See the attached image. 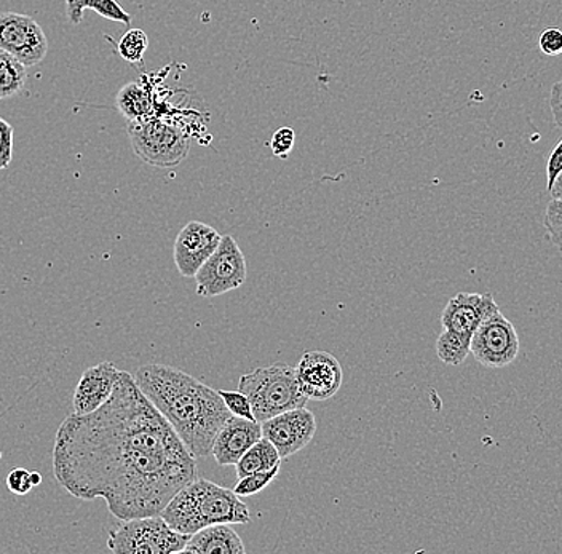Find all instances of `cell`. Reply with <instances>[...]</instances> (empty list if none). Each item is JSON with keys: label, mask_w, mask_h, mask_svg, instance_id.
<instances>
[{"label": "cell", "mask_w": 562, "mask_h": 554, "mask_svg": "<svg viewBox=\"0 0 562 554\" xmlns=\"http://www.w3.org/2000/svg\"><path fill=\"white\" fill-rule=\"evenodd\" d=\"M470 343H472L470 336L442 329L437 340L438 358L449 366H459L470 355Z\"/></svg>", "instance_id": "obj_21"}, {"label": "cell", "mask_w": 562, "mask_h": 554, "mask_svg": "<svg viewBox=\"0 0 562 554\" xmlns=\"http://www.w3.org/2000/svg\"><path fill=\"white\" fill-rule=\"evenodd\" d=\"M223 235L209 224L191 221L182 227L175 241V264L186 279H193L206 259L220 247Z\"/></svg>", "instance_id": "obj_12"}, {"label": "cell", "mask_w": 562, "mask_h": 554, "mask_svg": "<svg viewBox=\"0 0 562 554\" xmlns=\"http://www.w3.org/2000/svg\"><path fill=\"white\" fill-rule=\"evenodd\" d=\"M248 269L240 247L232 235H223L220 247L195 273L196 294L206 299L238 290L246 282Z\"/></svg>", "instance_id": "obj_7"}, {"label": "cell", "mask_w": 562, "mask_h": 554, "mask_svg": "<svg viewBox=\"0 0 562 554\" xmlns=\"http://www.w3.org/2000/svg\"><path fill=\"white\" fill-rule=\"evenodd\" d=\"M133 377L193 457H209L217 431L232 416L220 392L167 364H144Z\"/></svg>", "instance_id": "obj_2"}, {"label": "cell", "mask_w": 562, "mask_h": 554, "mask_svg": "<svg viewBox=\"0 0 562 554\" xmlns=\"http://www.w3.org/2000/svg\"><path fill=\"white\" fill-rule=\"evenodd\" d=\"M160 517L179 534L192 535L213 524H249V510L232 489L195 478L168 501Z\"/></svg>", "instance_id": "obj_3"}, {"label": "cell", "mask_w": 562, "mask_h": 554, "mask_svg": "<svg viewBox=\"0 0 562 554\" xmlns=\"http://www.w3.org/2000/svg\"><path fill=\"white\" fill-rule=\"evenodd\" d=\"M294 142H296V135H294L291 128H280L279 132L273 135L272 138V152L273 156L280 157V159H286L293 150Z\"/></svg>", "instance_id": "obj_27"}, {"label": "cell", "mask_w": 562, "mask_h": 554, "mask_svg": "<svg viewBox=\"0 0 562 554\" xmlns=\"http://www.w3.org/2000/svg\"><path fill=\"white\" fill-rule=\"evenodd\" d=\"M280 473V465L272 470H263V472L251 473L240 478L237 486L234 487V493L238 497H251L256 494L262 493L269 484L276 482Z\"/></svg>", "instance_id": "obj_23"}, {"label": "cell", "mask_w": 562, "mask_h": 554, "mask_svg": "<svg viewBox=\"0 0 562 554\" xmlns=\"http://www.w3.org/2000/svg\"><path fill=\"white\" fill-rule=\"evenodd\" d=\"M281 464V457L277 448L270 443L266 438H261L258 443L252 444L248 451L245 452L244 457L237 462L235 470H237L238 479L244 478L251 473L263 472V470H272Z\"/></svg>", "instance_id": "obj_19"}, {"label": "cell", "mask_w": 562, "mask_h": 554, "mask_svg": "<svg viewBox=\"0 0 562 554\" xmlns=\"http://www.w3.org/2000/svg\"><path fill=\"white\" fill-rule=\"evenodd\" d=\"M13 159V126L0 118V170H5Z\"/></svg>", "instance_id": "obj_26"}, {"label": "cell", "mask_w": 562, "mask_h": 554, "mask_svg": "<svg viewBox=\"0 0 562 554\" xmlns=\"http://www.w3.org/2000/svg\"><path fill=\"white\" fill-rule=\"evenodd\" d=\"M551 199H562V173L554 181L553 188L550 191Z\"/></svg>", "instance_id": "obj_32"}, {"label": "cell", "mask_w": 562, "mask_h": 554, "mask_svg": "<svg viewBox=\"0 0 562 554\" xmlns=\"http://www.w3.org/2000/svg\"><path fill=\"white\" fill-rule=\"evenodd\" d=\"M149 48V37L143 30H130L119 41L117 50L122 58L128 63H139Z\"/></svg>", "instance_id": "obj_22"}, {"label": "cell", "mask_w": 562, "mask_h": 554, "mask_svg": "<svg viewBox=\"0 0 562 554\" xmlns=\"http://www.w3.org/2000/svg\"><path fill=\"white\" fill-rule=\"evenodd\" d=\"M244 540L234 531L232 524H213L200 529L189 536L182 553L192 554H244Z\"/></svg>", "instance_id": "obj_16"}, {"label": "cell", "mask_w": 562, "mask_h": 554, "mask_svg": "<svg viewBox=\"0 0 562 554\" xmlns=\"http://www.w3.org/2000/svg\"><path fill=\"white\" fill-rule=\"evenodd\" d=\"M262 438L261 423L231 416L214 438L211 455L221 466L237 465L246 451Z\"/></svg>", "instance_id": "obj_14"}, {"label": "cell", "mask_w": 562, "mask_h": 554, "mask_svg": "<svg viewBox=\"0 0 562 554\" xmlns=\"http://www.w3.org/2000/svg\"><path fill=\"white\" fill-rule=\"evenodd\" d=\"M26 68L7 52L0 50V101L10 100L26 86Z\"/></svg>", "instance_id": "obj_20"}, {"label": "cell", "mask_w": 562, "mask_h": 554, "mask_svg": "<svg viewBox=\"0 0 562 554\" xmlns=\"http://www.w3.org/2000/svg\"><path fill=\"white\" fill-rule=\"evenodd\" d=\"M540 52L547 56H558L562 54V31L558 27H548L539 38Z\"/></svg>", "instance_id": "obj_28"}, {"label": "cell", "mask_w": 562, "mask_h": 554, "mask_svg": "<svg viewBox=\"0 0 562 554\" xmlns=\"http://www.w3.org/2000/svg\"><path fill=\"white\" fill-rule=\"evenodd\" d=\"M119 376H121V370H117L111 361L88 368L86 373L80 376L79 384L74 392V412L83 416V414H90L101 408L114 392Z\"/></svg>", "instance_id": "obj_15"}, {"label": "cell", "mask_w": 562, "mask_h": 554, "mask_svg": "<svg viewBox=\"0 0 562 554\" xmlns=\"http://www.w3.org/2000/svg\"><path fill=\"white\" fill-rule=\"evenodd\" d=\"M133 152L147 165L175 168L191 150V138L181 126L154 118L153 115L126 125Z\"/></svg>", "instance_id": "obj_5"}, {"label": "cell", "mask_w": 562, "mask_h": 554, "mask_svg": "<svg viewBox=\"0 0 562 554\" xmlns=\"http://www.w3.org/2000/svg\"><path fill=\"white\" fill-rule=\"evenodd\" d=\"M221 398L226 403L228 411H231L232 416L244 417V419L256 420L255 416H252L251 403L246 398L245 394H241L240 391L237 392H228L221 391Z\"/></svg>", "instance_id": "obj_25"}, {"label": "cell", "mask_w": 562, "mask_h": 554, "mask_svg": "<svg viewBox=\"0 0 562 554\" xmlns=\"http://www.w3.org/2000/svg\"><path fill=\"white\" fill-rule=\"evenodd\" d=\"M31 483H33V486H38V484L42 483V475L37 472H31Z\"/></svg>", "instance_id": "obj_33"}, {"label": "cell", "mask_w": 562, "mask_h": 554, "mask_svg": "<svg viewBox=\"0 0 562 554\" xmlns=\"http://www.w3.org/2000/svg\"><path fill=\"white\" fill-rule=\"evenodd\" d=\"M66 15L70 23L80 24L83 20V12L86 9L93 10L98 15L103 16L105 20L119 21V23L132 24V15L122 9L117 0H65Z\"/></svg>", "instance_id": "obj_17"}, {"label": "cell", "mask_w": 562, "mask_h": 554, "mask_svg": "<svg viewBox=\"0 0 562 554\" xmlns=\"http://www.w3.org/2000/svg\"><path fill=\"white\" fill-rule=\"evenodd\" d=\"M261 427L262 437L277 448L281 459H288L314 440L316 419L308 409L297 408L263 420Z\"/></svg>", "instance_id": "obj_11"}, {"label": "cell", "mask_w": 562, "mask_h": 554, "mask_svg": "<svg viewBox=\"0 0 562 554\" xmlns=\"http://www.w3.org/2000/svg\"><path fill=\"white\" fill-rule=\"evenodd\" d=\"M543 227L548 240L562 255V199H551L548 203L544 210Z\"/></svg>", "instance_id": "obj_24"}, {"label": "cell", "mask_w": 562, "mask_h": 554, "mask_svg": "<svg viewBox=\"0 0 562 554\" xmlns=\"http://www.w3.org/2000/svg\"><path fill=\"white\" fill-rule=\"evenodd\" d=\"M115 106L126 121H140L153 115V101L149 93L138 82L123 86L115 98Z\"/></svg>", "instance_id": "obj_18"}, {"label": "cell", "mask_w": 562, "mask_h": 554, "mask_svg": "<svg viewBox=\"0 0 562 554\" xmlns=\"http://www.w3.org/2000/svg\"><path fill=\"white\" fill-rule=\"evenodd\" d=\"M470 353L483 366L498 370L509 366L519 353V338L513 323L501 310L474 329Z\"/></svg>", "instance_id": "obj_8"}, {"label": "cell", "mask_w": 562, "mask_h": 554, "mask_svg": "<svg viewBox=\"0 0 562 554\" xmlns=\"http://www.w3.org/2000/svg\"><path fill=\"white\" fill-rule=\"evenodd\" d=\"M550 108L554 122H557V125L562 128V80L551 87Z\"/></svg>", "instance_id": "obj_31"}, {"label": "cell", "mask_w": 562, "mask_h": 554, "mask_svg": "<svg viewBox=\"0 0 562 554\" xmlns=\"http://www.w3.org/2000/svg\"><path fill=\"white\" fill-rule=\"evenodd\" d=\"M562 173V139L554 146L547 161V191L550 192L554 181Z\"/></svg>", "instance_id": "obj_30"}, {"label": "cell", "mask_w": 562, "mask_h": 554, "mask_svg": "<svg viewBox=\"0 0 562 554\" xmlns=\"http://www.w3.org/2000/svg\"><path fill=\"white\" fill-rule=\"evenodd\" d=\"M7 486L16 496H26L34 489L33 483H31V472L24 468L13 470L7 476Z\"/></svg>", "instance_id": "obj_29"}, {"label": "cell", "mask_w": 562, "mask_h": 554, "mask_svg": "<svg viewBox=\"0 0 562 554\" xmlns=\"http://www.w3.org/2000/svg\"><path fill=\"white\" fill-rule=\"evenodd\" d=\"M296 376L302 392L315 402L333 398L344 381L339 360L325 350H307L299 360Z\"/></svg>", "instance_id": "obj_10"}, {"label": "cell", "mask_w": 562, "mask_h": 554, "mask_svg": "<svg viewBox=\"0 0 562 554\" xmlns=\"http://www.w3.org/2000/svg\"><path fill=\"white\" fill-rule=\"evenodd\" d=\"M497 310L501 308L490 293L456 294L442 310V329H451L472 338L474 329Z\"/></svg>", "instance_id": "obj_13"}, {"label": "cell", "mask_w": 562, "mask_h": 554, "mask_svg": "<svg viewBox=\"0 0 562 554\" xmlns=\"http://www.w3.org/2000/svg\"><path fill=\"white\" fill-rule=\"evenodd\" d=\"M52 455L59 486L103 499L121 521L160 515L199 478L196 459L126 371L101 408L63 420Z\"/></svg>", "instance_id": "obj_1"}, {"label": "cell", "mask_w": 562, "mask_h": 554, "mask_svg": "<svg viewBox=\"0 0 562 554\" xmlns=\"http://www.w3.org/2000/svg\"><path fill=\"white\" fill-rule=\"evenodd\" d=\"M238 391L251 403L252 416L259 423L281 412L305 408L308 402L299 385L296 368L284 363L244 374L238 382Z\"/></svg>", "instance_id": "obj_4"}, {"label": "cell", "mask_w": 562, "mask_h": 554, "mask_svg": "<svg viewBox=\"0 0 562 554\" xmlns=\"http://www.w3.org/2000/svg\"><path fill=\"white\" fill-rule=\"evenodd\" d=\"M189 536L171 529L160 515L125 519L109 534L108 549L119 554L182 553Z\"/></svg>", "instance_id": "obj_6"}, {"label": "cell", "mask_w": 562, "mask_h": 554, "mask_svg": "<svg viewBox=\"0 0 562 554\" xmlns=\"http://www.w3.org/2000/svg\"><path fill=\"white\" fill-rule=\"evenodd\" d=\"M0 50L12 55L24 68H31L47 56L48 38L33 16L0 13Z\"/></svg>", "instance_id": "obj_9"}]
</instances>
